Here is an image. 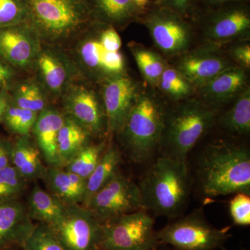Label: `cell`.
<instances>
[{"instance_id": "cell-1", "label": "cell", "mask_w": 250, "mask_h": 250, "mask_svg": "<svg viewBox=\"0 0 250 250\" xmlns=\"http://www.w3.org/2000/svg\"><path fill=\"white\" fill-rule=\"evenodd\" d=\"M199 177L207 196L250 193V153L233 143H212L199 161Z\"/></svg>"}, {"instance_id": "cell-2", "label": "cell", "mask_w": 250, "mask_h": 250, "mask_svg": "<svg viewBox=\"0 0 250 250\" xmlns=\"http://www.w3.org/2000/svg\"><path fill=\"white\" fill-rule=\"evenodd\" d=\"M143 207L159 216L182 214L190 190L187 161L162 156L156 159L139 184Z\"/></svg>"}, {"instance_id": "cell-3", "label": "cell", "mask_w": 250, "mask_h": 250, "mask_svg": "<svg viewBox=\"0 0 250 250\" xmlns=\"http://www.w3.org/2000/svg\"><path fill=\"white\" fill-rule=\"evenodd\" d=\"M28 23L41 40L60 42L85 27L90 12L85 0H24Z\"/></svg>"}, {"instance_id": "cell-4", "label": "cell", "mask_w": 250, "mask_h": 250, "mask_svg": "<svg viewBox=\"0 0 250 250\" xmlns=\"http://www.w3.org/2000/svg\"><path fill=\"white\" fill-rule=\"evenodd\" d=\"M166 119L164 110L154 98L139 95L119 133L131 160L142 163L152 155L161 144Z\"/></svg>"}, {"instance_id": "cell-5", "label": "cell", "mask_w": 250, "mask_h": 250, "mask_svg": "<svg viewBox=\"0 0 250 250\" xmlns=\"http://www.w3.org/2000/svg\"><path fill=\"white\" fill-rule=\"evenodd\" d=\"M214 110L200 102H187L166 118L161 144H164V156L187 161L188 153L214 123Z\"/></svg>"}, {"instance_id": "cell-6", "label": "cell", "mask_w": 250, "mask_h": 250, "mask_svg": "<svg viewBox=\"0 0 250 250\" xmlns=\"http://www.w3.org/2000/svg\"><path fill=\"white\" fill-rule=\"evenodd\" d=\"M229 230L215 228L197 210L166 225L156 232V238L159 245L174 250H216L231 237Z\"/></svg>"}, {"instance_id": "cell-7", "label": "cell", "mask_w": 250, "mask_h": 250, "mask_svg": "<svg viewBox=\"0 0 250 250\" xmlns=\"http://www.w3.org/2000/svg\"><path fill=\"white\" fill-rule=\"evenodd\" d=\"M154 223L146 210L109 219L102 226L100 250H156L159 243Z\"/></svg>"}, {"instance_id": "cell-8", "label": "cell", "mask_w": 250, "mask_h": 250, "mask_svg": "<svg viewBox=\"0 0 250 250\" xmlns=\"http://www.w3.org/2000/svg\"><path fill=\"white\" fill-rule=\"evenodd\" d=\"M102 223L109 219L145 210L139 184L118 172L85 206Z\"/></svg>"}, {"instance_id": "cell-9", "label": "cell", "mask_w": 250, "mask_h": 250, "mask_svg": "<svg viewBox=\"0 0 250 250\" xmlns=\"http://www.w3.org/2000/svg\"><path fill=\"white\" fill-rule=\"evenodd\" d=\"M103 223L87 207L67 206L63 216L49 228L66 250H100Z\"/></svg>"}, {"instance_id": "cell-10", "label": "cell", "mask_w": 250, "mask_h": 250, "mask_svg": "<svg viewBox=\"0 0 250 250\" xmlns=\"http://www.w3.org/2000/svg\"><path fill=\"white\" fill-rule=\"evenodd\" d=\"M66 116L79 123L91 136H103L108 129L104 105L93 90L83 85H73L67 90L63 100Z\"/></svg>"}, {"instance_id": "cell-11", "label": "cell", "mask_w": 250, "mask_h": 250, "mask_svg": "<svg viewBox=\"0 0 250 250\" xmlns=\"http://www.w3.org/2000/svg\"><path fill=\"white\" fill-rule=\"evenodd\" d=\"M41 41L29 23L0 28V58L21 68L30 67L40 52Z\"/></svg>"}, {"instance_id": "cell-12", "label": "cell", "mask_w": 250, "mask_h": 250, "mask_svg": "<svg viewBox=\"0 0 250 250\" xmlns=\"http://www.w3.org/2000/svg\"><path fill=\"white\" fill-rule=\"evenodd\" d=\"M139 95L137 86L129 77L122 73L108 78L103 95L108 131L119 134Z\"/></svg>"}, {"instance_id": "cell-13", "label": "cell", "mask_w": 250, "mask_h": 250, "mask_svg": "<svg viewBox=\"0 0 250 250\" xmlns=\"http://www.w3.org/2000/svg\"><path fill=\"white\" fill-rule=\"evenodd\" d=\"M147 26L154 43L164 53H182L190 45V29L176 15L155 13L147 18Z\"/></svg>"}, {"instance_id": "cell-14", "label": "cell", "mask_w": 250, "mask_h": 250, "mask_svg": "<svg viewBox=\"0 0 250 250\" xmlns=\"http://www.w3.org/2000/svg\"><path fill=\"white\" fill-rule=\"evenodd\" d=\"M36 225L19 199L0 202V249L22 246Z\"/></svg>"}, {"instance_id": "cell-15", "label": "cell", "mask_w": 250, "mask_h": 250, "mask_svg": "<svg viewBox=\"0 0 250 250\" xmlns=\"http://www.w3.org/2000/svg\"><path fill=\"white\" fill-rule=\"evenodd\" d=\"M231 67L216 51L200 49L182 57L177 69L192 86L199 88Z\"/></svg>"}, {"instance_id": "cell-16", "label": "cell", "mask_w": 250, "mask_h": 250, "mask_svg": "<svg viewBox=\"0 0 250 250\" xmlns=\"http://www.w3.org/2000/svg\"><path fill=\"white\" fill-rule=\"evenodd\" d=\"M65 121V114L54 108L47 107L38 115L31 133L36 146L47 166L61 167L58 156L59 131Z\"/></svg>"}, {"instance_id": "cell-17", "label": "cell", "mask_w": 250, "mask_h": 250, "mask_svg": "<svg viewBox=\"0 0 250 250\" xmlns=\"http://www.w3.org/2000/svg\"><path fill=\"white\" fill-rule=\"evenodd\" d=\"M82 63L90 71L110 77L123 73L125 60L120 51L110 52L104 47L100 37L82 41L79 48Z\"/></svg>"}, {"instance_id": "cell-18", "label": "cell", "mask_w": 250, "mask_h": 250, "mask_svg": "<svg viewBox=\"0 0 250 250\" xmlns=\"http://www.w3.org/2000/svg\"><path fill=\"white\" fill-rule=\"evenodd\" d=\"M48 191L64 205H82L86 180L59 166H47L43 179Z\"/></svg>"}, {"instance_id": "cell-19", "label": "cell", "mask_w": 250, "mask_h": 250, "mask_svg": "<svg viewBox=\"0 0 250 250\" xmlns=\"http://www.w3.org/2000/svg\"><path fill=\"white\" fill-rule=\"evenodd\" d=\"M246 83L247 75L244 70L232 66L199 88L202 97L207 101L220 104L236 98L246 89Z\"/></svg>"}, {"instance_id": "cell-20", "label": "cell", "mask_w": 250, "mask_h": 250, "mask_svg": "<svg viewBox=\"0 0 250 250\" xmlns=\"http://www.w3.org/2000/svg\"><path fill=\"white\" fill-rule=\"evenodd\" d=\"M40 151L29 136H19L11 147V165L28 182L43 179L47 167Z\"/></svg>"}, {"instance_id": "cell-21", "label": "cell", "mask_w": 250, "mask_h": 250, "mask_svg": "<svg viewBox=\"0 0 250 250\" xmlns=\"http://www.w3.org/2000/svg\"><path fill=\"white\" fill-rule=\"evenodd\" d=\"M35 63L42 83L51 93H60L65 89L70 70L62 56L52 49H41Z\"/></svg>"}, {"instance_id": "cell-22", "label": "cell", "mask_w": 250, "mask_h": 250, "mask_svg": "<svg viewBox=\"0 0 250 250\" xmlns=\"http://www.w3.org/2000/svg\"><path fill=\"white\" fill-rule=\"evenodd\" d=\"M25 205L33 221L44 224L49 228L62 218L67 207L37 183L31 188Z\"/></svg>"}, {"instance_id": "cell-23", "label": "cell", "mask_w": 250, "mask_h": 250, "mask_svg": "<svg viewBox=\"0 0 250 250\" xmlns=\"http://www.w3.org/2000/svg\"><path fill=\"white\" fill-rule=\"evenodd\" d=\"M90 138L91 136L79 123L65 115L57 142L61 167H65L82 148L90 144Z\"/></svg>"}, {"instance_id": "cell-24", "label": "cell", "mask_w": 250, "mask_h": 250, "mask_svg": "<svg viewBox=\"0 0 250 250\" xmlns=\"http://www.w3.org/2000/svg\"><path fill=\"white\" fill-rule=\"evenodd\" d=\"M122 162L121 154L114 146L106 147L95 170L86 179L83 206L87 205L91 197L118 172Z\"/></svg>"}, {"instance_id": "cell-25", "label": "cell", "mask_w": 250, "mask_h": 250, "mask_svg": "<svg viewBox=\"0 0 250 250\" xmlns=\"http://www.w3.org/2000/svg\"><path fill=\"white\" fill-rule=\"evenodd\" d=\"M250 27V18L246 11L231 10L213 20L207 31V35L212 41L224 42L243 35Z\"/></svg>"}, {"instance_id": "cell-26", "label": "cell", "mask_w": 250, "mask_h": 250, "mask_svg": "<svg viewBox=\"0 0 250 250\" xmlns=\"http://www.w3.org/2000/svg\"><path fill=\"white\" fill-rule=\"evenodd\" d=\"M220 125L231 134L244 136L250 131V90L246 88L236 97L232 107L220 118Z\"/></svg>"}, {"instance_id": "cell-27", "label": "cell", "mask_w": 250, "mask_h": 250, "mask_svg": "<svg viewBox=\"0 0 250 250\" xmlns=\"http://www.w3.org/2000/svg\"><path fill=\"white\" fill-rule=\"evenodd\" d=\"M106 147L104 142L90 143L82 148L63 168L86 180L95 170Z\"/></svg>"}, {"instance_id": "cell-28", "label": "cell", "mask_w": 250, "mask_h": 250, "mask_svg": "<svg viewBox=\"0 0 250 250\" xmlns=\"http://www.w3.org/2000/svg\"><path fill=\"white\" fill-rule=\"evenodd\" d=\"M131 50L145 80L152 86L159 85L161 75L167 67L164 59L156 52L142 46L135 45Z\"/></svg>"}, {"instance_id": "cell-29", "label": "cell", "mask_w": 250, "mask_h": 250, "mask_svg": "<svg viewBox=\"0 0 250 250\" xmlns=\"http://www.w3.org/2000/svg\"><path fill=\"white\" fill-rule=\"evenodd\" d=\"M39 113L8 104L2 121L6 127L18 136H29Z\"/></svg>"}, {"instance_id": "cell-30", "label": "cell", "mask_w": 250, "mask_h": 250, "mask_svg": "<svg viewBox=\"0 0 250 250\" xmlns=\"http://www.w3.org/2000/svg\"><path fill=\"white\" fill-rule=\"evenodd\" d=\"M19 107L39 113L48 107L45 95L35 83L26 82L15 91L14 103Z\"/></svg>"}, {"instance_id": "cell-31", "label": "cell", "mask_w": 250, "mask_h": 250, "mask_svg": "<svg viewBox=\"0 0 250 250\" xmlns=\"http://www.w3.org/2000/svg\"><path fill=\"white\" fill-rule=\"evenodd\" d=\"M158 85L174 100L187 98L192 93V85L177 68L167 66L161 75Z\"/></svg>"}, {"instance_id": "cell-32", "label": "cell", "mask_w": 250, "mask_h": 250, "mask_svg": "<svg viewBox=\"0 0 250 250\" xmlns=\"http://www.w3.org/2000/svg\"><path fill=\"white\" fill-rule=\"evenodd\" d=\"M28 182L12 165L0 170V202L19 199Z\"/></svg>"}, {"instance_id": "cell-33", "label": "cell", "mask_w": 250, "mask_h": 250, "mask_svg": "<svg viewBox=\"0 0 250 250\" xmlns=\"http://www.w3.org/2000/svg\"><path fill=\"white\" fill-rule=\"evenodd\" d=\"M100 14L113 22H124L134 16L136 5L132 0H93Z\"/></svg>"}, {"instance_id": "cell-34", "label": "cell", "mask_w": 250, "mask_h": 250, "mask_svg": "<svg viewBox=\"0 0 250 250\" xmlns=\"http://www.w3.org/2000/svg\"><path fill=\"white\" fill-rule=\"evenodd\" d=\"M24 250H66L47 225L36 224L22 246Z\"/></svg>"}, {"instance_id": "cell-35", "label": "cell", "mask_w": 250, "mask_h": 250, "mask_svg": "<svg viewBox=\"0 0 250 250\" xmlns=\"http://www.w3.org/2000/svg\"><path fill=\"white\" fill-rule=\"evenodd\" d=\"M28 20L24 0H0V28L28 23Z\"/></svg>"}, {"instance_id": "cell-36", "label": "cell", "mask_w": 250, "mask_h": 250, "mask_svg": "<svg viewBox=\"0 0 250 250\" xmlns=\"http://www.w3.org/2000/svg\"><path fill=\"white\" fill-rule=\"evenodd\" d=\"M229 211L233 223L239 226L250 225V194H235L229 204Z\"/></svg>"}, {"instance_id": "cell-37", "label": "cell", "mask_w": 250, "mask_h": 250, "mask_svg": "<svg viewBox=\"0 0 250 250\" xmlns=\"http://www.w3.org/2000/svg\"><path fill=\"white\" fill-rule=\"evenodd\" d=\"M100 40L106 50L110 52L119 51L122 45L121 36L113 27H108L103 31Z\"/></svg>"}, {"instance_id": "cell-38", "label": "cell", "mask_w": 250, "mask_h": 250, "mask_svg": "<svg viewBox=\"0 0 250 250\" xmlns=\"http://www.w3.org/2000/svg\"><path fill=\"white\" fill-rule=\"evenodd\" d=\"M231 56L241 66L246 68L250 67V47L248 44L233 47L231 50Z\"/></svg>"}, {"instance_id": "cell-39", "label": "cell", "mask_w": 250, "mask_h": 250, "mask_svg": "<svg viewBox=\"0 0 250 250\" xmlns=\"http://www.w3.org/2000/svg\"><path fill=\"white\" fill-rule=\"evenodd\" d=\"M12 144L0 141V170L11 165Z\"/></svg>"}, {"instance_id": "cell-40", "label": "cell", "mask_w": 250, "mask_h": 250, "mask_svg": "<svg viewBox=\"0 0 250 250\" xmlns=\"http://www.w3.org/2000/svg\"><path fill=\"white\" fill-rule=\"evenodd\" d=\"M13 77V70L4 62H0V88L6 86Z\"/></svg>"}, {"instance_id": "cell-41", "label": "cell", "mask_w": 250, "mask_h": 250, "mask_svg": "<svg viewBox=\"0 0 250 250\" xmlns=\"http://www.w3.org/2000/svg\"><path fill=\"white\" fill-rule=\"evenodd\" d=\"M171 6L174 9L178 10L181 12H183L187 9L188 5L189 0H167Z\"/></svg>"}, {"instance_id": "cell-42", "label": "cell", "mask_w": 250, "mask_h": 250, "mask_svg": "<svg viewBox=\"0 0 250 250\" xmlns=\"http://www.w3.org/2000/svg\"><path fill=\"white\" fill-rule=\"evenodd\" d=\"M7 101L3 97L0 95V121H2L4 112L8 106Z\"/></svg>"}, {"instance_id": "cell-43", "label": "cell", "mask_w": 250, "mask_h": 250, "mask_svg": "<svg viewBox=\"0 0 250 250\" xmlns=\"http://www.w3.org/2000/svg\"><path fill=\"white\" fill-rule=\"evenodd\" d=\"M132 1L136 5V7L140 9L146 7L149 3V0H132Z\"/></svg>"}, {"instance_id": "cell-44", "label": "cell", "mask_w": 250, "mask_h": 250, "mask_svg": "<svg viewBox=\"0 0 250 250\" xmlns=\"http://www.w3.org/2000/svg\"><path fill=\"white\" fill-rule=\"evenodd\" d=\"M213 1H230V0H213Z\"/></svg>"}, {"instance_id": "cell-45", "label": "cell", "mask_w": 250, "mask_h": 250, "mask_svg": "<svg viewBox=\"0 0 250 250\" xmlns=\"http://www.w3.org/2000/svg\"><path fill=\"white\" fill-rule=\"evenodd\" d=\"M0 250H11V248H4V249H0Z\"/></svg>"}, {"instance_id": "cell-46", "label": "cell", "mask_w": 250, "mask_h": 250, "mask_svg": "<svg viewBox=\"0 0 250 250\" xmlns=\"http://www.w3.org/2000/svg\"></svg>"}, {"instance_id": "cell-47", "label": "cell", "mask_w": 250, "mask_h": 250, "mask_svg": "<svg viewBox=\"0 0 250 250\" xmlns=\"http://www.w3.org/2000/svg\"></svg>"}]
</instances>
